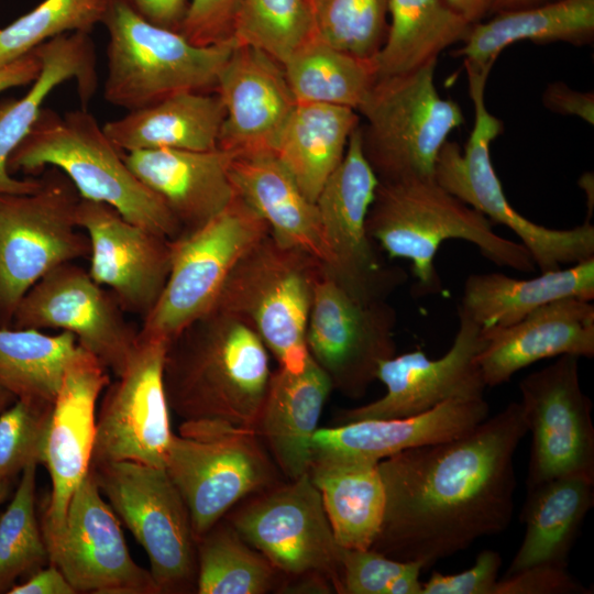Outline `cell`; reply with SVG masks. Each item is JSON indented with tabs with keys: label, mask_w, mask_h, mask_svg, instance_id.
<instances>
[{
	"label": "cell",
	"mask_w": 594,
	"mask_h": 594,
	"mask_svg": "<svg viewBox=\"0 0 594 594\" xmlns=\"http://www.w3.org/2000/svg\"><path fill=\"white\" fill-rule=\"evenodd\" d=\"M520 402L469 432L378 462L385 510L371 547L424 569L505 531L514 515L515 453L527 435Z\"/></svg>",
	"instance_id": "obj_1"
},
{
	"label": "cell",
	"mask_w": 594,
	"mask_h": 594,
	"mask_svg": "<svg viewBox=\"0 0 594 594\" xmlns=\"http://www.w3.org/2000/svg\"><path fill=\"white\" fill-rule=\"evenodd\" d=\"M272 372L267 349L242 320L211 308L169 340L164 385L183 420L254 429Z\"/></svg>",
	"instance_id": "obj_2"
},
{
	"label": "cell",
	"mask_w": 594,
	"mask_h": 594,
	"mask_svg": "<svg viewBox=\"0 0 594 594\" xmlns=\"http://www.w3.org/2000/svg\"><path fill=\"white\" fill-rule=\"evenodd\" d=\"M371 239L391 258H406L416 282L413 295L442 293L435 256L441 244L460 239L476 245L497 266L536 271L528 250L494 232L484 215L442 188L435 178L380 182L366 218Z\"/></svg>",
	"instance_id": "obj_3"
},
{
	"label": "cell",
	"mask_w": 594,
	"mask_h": 594,
	"mask_svg": "<svg viewBox=\"0 0 594 594\" xmlns=\"http://www.w3.org/2000/svg\"><path fill=\"white\" fill-rule=\"evenodd\" d=\"M45 167L62 170L80 198L107 204L134 224L170 240L182 233L165 202L133 174L124 152L86 108L64 114L42 108L8 162L11 174H33Z\"/></svg>",
	"instance_id": "obj_4"
},
{
	"label": "cell",
	"mask_w": 594,
	"mask_h": 594,
	"mask_svg": "<svg viewBox=\"0 0 594 594\" xmlns=\"http://www.w3.org/2000/svg\"><path fill=\"white\" fill-rule=\"evenodd\" d=\"M469 95L474 107V124L464 148L447 141L438 155L435 180L493 224L512 230L530 253L540 273L594 257V227L585 221L572 229H551L517 212L507 200L493 167L491 143L503 132V122L485 103V85L492 64L464 61Z\"/></svg>",
	"instance_id": "obj_5"
},
{
	"label": "cell",
	"mask_w": 594,
	"mask_h": 594,
	"mask_svg": "<svg viewBox=\"0 0 594 594\" xmlns=\"http://www.w3.org/2000/svg\"><path fill=\"white\" fill-rule=\"evenodd\" d=\"M105 99L128 111L183 91L207 92L238 44L197 46L182 33L143 19L129 0H110Z\"/></svg>",
	"instance_id": "obj_6"
},
{
	"label": "cell",
	"mask_w": 594,
	"mask_h": 594,
	"mask_svg": "<svg viewBox=\"0 0 594 594\" xmlns=\"http://www.w3.org/2000/svg\"><path fill=\"white\" fill-rule=\"evenodd\" d=\"M322 265L268 233L239 260L212 308L250 326L280 367L301 372L309 358L306 330Z\"/></svg>",
	"instance_id": "obj_7"
},
{
	"label": "cell",
	"mask_w": 594,
	"mask_h": 594,
	"mask_svg": "<svg viewBox=\"0 0 594 594\" xmlns=\"http://www.w3.org/2000/svg\"><path fill=\"white\" fill-rule=\"evenodd\" d=\"M437 62L377 78L356 110L366 119L362 147L380 182L435 178L442 145L464 122L461 107L436 88Z\"/></svg>",
	"instance_id": "obj_8"
},
{
	"label": "cell",
	"mask_w": 594,
	"mask_h": 594,
	"mask_svg": "<svg viewBox=\"0 0 594 594\" xmlns=\"http://www.w3.org/2000/svg\"><path fill=\"white\" fill-rule=\"evenodd\" d=\"M31 194H0V327H11L25 294L53 268L90 254L76 223L80 196L58 168Z\"/></svg>",
	"instance_id": "obj_9"
},
{
	"label": "cell",
	"mask_w": 594,
	"mask_h": 594,
	"mask_svg": "<svg viewBox=\"0 0 594 594\" xmlns=\"http://www.w3.org/2000/svg\"><path fill=\"white\" fill-rule=\"evenodd\" d=\"M255 429L183 420L165 469L182 494L196 541L239 501L273 482L275 470Z\"/></svg>",
	"instance_id": "obj_10"
},
{
	"label": "cell",
	"mask_w": 594,
	"mask_h": 594,
	"mask_svg": "<svg viewBox=\"0 0 594 594\" xmlns=\"http://www.w3.org/2000/svg\"><path fill=\"white\" fill-rule=\"evenodd\" d=\"M100 493L143 547L158 593H183L197 579L188 507L165 468L132 461L90 466Z\"/></svg>",
	"instance_id": "obj_11"
},
{
	"label": "cell",
	"mask_w": 594,
	"mask_h": 594,
	"mask_svg": "<svg viewBox=\"0 0 594 594\" xmlns=\"http://www.w3.org/2000/svg\"><path fill=\"white\" fill-rule=\"evenodd\" d=\"M268 233L266 222L235 195L205 226L172 240L167 280L139 333L169 342L213 307L232 268Z\"/></svg>",
	"instance_id": "obj_12"
},
{
	"label": "cell",
	"mask_w": 594,
	"mask_h": 594,
	"mask_svg": "<svg viewBox=\"0 0 594 594\" xmlns=\"http://www.w3.org/2000/svg\"><path fill=\"white\" fill-rule=\"evenodd\" d=\"M378 183L364 155L359 124L315 204L329 256L326 268L351 295L365 301L386 300L407 280L403 268L383 262L366 229Z\"/></svg>",
	"instance_id": "obj_13"
},
{
	"label": "cell",
	"mask_w": 594,
	"mask_h": 594,
	"mask_svg": "<svg viewBox=\"0 0 594 594\" xmlns=\"http://www.w3.org/2000/svg\"><path fill=\"white\" fill-rule=\"evenodd\" d=\"M397 315L386 300L365 301L351 295L321 266L315 283L306 344L332 389L362 397L376 380L380 364L396 355Z\"/></svg>",
	"instance_id": "obj_14"
},
{
	"label": "cell",
	"mask_w": 594,
	"mask_h": 594,
	"mask_svg": "<svg viewBox=\"0 0 594 594\" xmlns=\"http://www.w3.org/2000/svg\"><path fill=\"white\" fill-rule=\"evenodd\" d=\"M579 359L560 355L519 382L531 433L527 490L562 476L594 479L592 402L581 387Z\"/></svg>",
	"instance_id": "obj_15"
},
{
	"label": "cell",
	"mask_w": 594,
	"mask_h": 594,
	"mask_svg": "<svg viewBox=\"0 0 594 594\" xmlns=\"http://www.w3.org/2000/svg\"><path fill=\"white\" fill-rule=\"evenodd\" d=\"M167 345V340L138 333L124 372L105 388L91 465L132 461L165 468L173 435L164 385Z\"/></svg>",
	"instance_id": "obj_16"
},
{
	"label": "cell",
	"mask_w": 594,
	"mask_h": 594,
	"mask_svg": "<svg viewBox=\"0 0 594 594\" xmlns=\"http://www.w3.org/2000/svg\"><path fill=\"white\" fill-rule=\"evenodd\" d=\"M114 294L74 262L43 276L20 301L11 328L59 329L120 376L134 351L136 331Z\"/></svg>",
	"instance_id": "obj_17"
},
{
	"label": "cell",
	"mask_w": 594,
	"mask_h": 594,
	"mask_svg": "<svg viewBox=\"0 0 594 594\" xmlns=\"http://www.w3.org/2000/svg\"><path fill=\"white\" fill-rule=\"evenodd\" d=\"M230 524L278 571L323 573L338 592L342 547L309 471L254 498L232 515Z\"/></svg>",
	"instance_id": "obj_18"
},
{
	"label": "cell",
	"mask_w": 594,
	"mask_h": 594,
	"mask_svg": "<svg viewBox=\"0 0 594 594\" xmlns=\"http://www.w3.org/2000/svg\"><path fill=\"white\" fill-rule=\"evenodd\" d=\"M45 543L50 563L76 593H158L150 571L132 559L118 517L91 471L74 492L62 530Z\"/></svg>",
	"instance_id": "obj_19"
},
{
	"label": "cell",
	"mask_w": 594,
	"mask_h": 594,
	"mask_svg": "<svg viewBox=\"0 0 594 594\" xmlns=\"http://www.w3.org/2000/svg\"><path fill=\"white\" fill-rule=\"evenodd\" d=\"M459 327L450 349L431 359L422 350L394 355L383 361L376 380L385 394L369 404L343 409L341 424L365 419L417 416L452 398L484 397L486 385L476 356L485 344L482 327L458 307Z\"/></svg>",
	"instance_id": "obj_20"
},
{
	"label": "cell",
	"mask_w": 594,
	"mask_h": 594,
	"mask_svg": "<svg viewBox=\"0 0 594 594\" xmlns=\"http://www.w3.org/2000/svg\"><path fill=\"white\" fill-rule=\"evenodd\" d=\"M76 223L90 243L89 274L125 312L142 319L157 301L172 262V240L124 219L113 207L80 198Z\"/></svg>",
	"instance_id": "obj_21"
},
{
	"label": "cell",
	"mask_w": 594,
	"mask_h": 594,
	"mask_svg": "<svg viewBox=\"0 0 594 594\" xmlns=\"http://www.w3.org/2000/svg\"><path fill=\"white\" fill-rule=\"evenodd\" d=\"M110 382L109 370L79 345L64 372L48 426L44 466L52 490L40 519L44 540L62 530L70 498L90 471L96 405Z\"/></svg>",
	"instance_id": "obj_22"
},
{
	"label": "cell",
	"mask_w": 594,
	"mask_h": 594,
	"mask_svg": "<svg viewBox=\"0 0 594 594\" xmlns=\"http://www.w3.org/2000/svg\"><path fill=\"white\" fill-rule=\"evenodd\" d=\"M216 90L226 111L218 148L234 156L273 154L297 103L282 64L262 50L237 44Z\"/></svg>",
	"instance_id": "obj_23"
},
{
	"label": "cell",
	"mask_w": 594,
	"mask_h": 594,
	"mask_svg": "<svg viewBox=\"0 0 594 594\" xmlns=\"http://www.w3.org/2000/svg\"><path fill=\"white\" fill-rule=\"evenodd\" d=\"M476 356L486 387L508 382L518 371L560 355L594 356V305L566 297L551 301L507 327L482 328Z\"/></svg>",
	"instance_id": "obj_24"
},
{
	"label": "cell",
	"mask_w": 594,
	"mask_h": 594,
	"mask_svg": "<svg viewBox=\"0 0 594 594\" xmlns=\"http://www.w3.org/2000/svg\"><path fill=\"white\" fill-rule=\"evenodd\" d=\"M233 154L220 148L124 152L133 174L167 206L182 233L205 226L234 198L229 178Z\"/></svg>",
	"instance_id": "obj_25"
},
{
	"label": "cell",
	"mask_w": 594,
	"mask_h": 594,
	"mask_svg": "<svg viewBox=\"0 0 594 594\" xmlns=\"http://www.w3.org/2000/svg\"><path fill=\"white\" fill-rule=\"evenodd\" d=\"M482 398H452L417 416L365 419L317 429L315 457H345L380 462L404 450L458 438L488 417Z\"/></svg>",
	"instance_id": "obj_26"
},
{
	"label": "cell",
	"mask_w": 594,
	"mask_h": 594,
	"mask_svg": "<svg viewBox=\"0 0 594 594\" xmlns=\"http://www.w3.org/2000/svg\"><path fill=\"white\" fill-rule=\"evenodd\" d=\"M34 51L41 61L38 76L22 98L0 105V194H31L41 186V178L13 177L8 162L35 123L46 97L63 82L75 79L81 106L86 108L98 86L96 50L90 34H62Z\"/></svg>",
	"instance_id": "obj_27"
},
{
	"label": "cell",
	"mask_w": 594,
	"mask_h": 594,
	"mask_svg": "<svg viewBox=\"0 0 594 594\" xmlns=\"http://www.w3.org/2000/svg\"><path fill=\"white\" fill-rule=\"evenodd\" d=\"M331 391L330 380L310 356L301 372L279 366L271 375L254 429L289 480L310 469L312 438Z\"/></svg>",
	"instance_id": "obj_28"
},
{
	"label": "cell",
	"mask_w": 594,
	"mask_h": 594,
	"mask_svg": "<svg viewBox=\"0 0 594 594\" xmlns=\"http://www.w3.org/2000/svg\"><path fill=\"white\" fill-rule=\"evenodd\" d=\"M229 178L235 195L266 222L277 243L302 250L328 265L317 206L304 195L274 154L233 156Z\"/></svg>",
	"instance_id": "obj_29"
},
{
	"label": "cell",
	"mask_w": 594,
	"mask_h": 594,
	"mask_svg": "<svg viewBox=\"0 0 594 594\" xmlns=\"http://www.w3.org/2000/svg\"><path fill=\"white\" fill-rule=\"evenodd\" d=\"M224 107L220 96L183 91L143 107L102 129L123 152L155 148L211 151L218 148Z\"/></svg>",
	"instance_id": "obj_30"
},
{
	"label": "cell",
	"mask_w": 594,
	"mask_h": 594,
	"mask_svg": "<svg viewBox=\"0 0 594 594\" xmlns=\"http://www.w3.org/2000/svg\"><path fill=\"white\" fill-rule=\"evenodd\" d=\"M593 505L594 479L587 476H562L527 490L524 538L504 576L539 564L566 568Z\"/></svg>",
	"instance_id": "obj_31"
},
{
	"label": "cell",
	"mask_w": 594,
	"mask_h": 594,
	"mask_svg": "<svg viewBox=\"0 0 594 594\" xmlns=\"http://www.w3.org/2000/svg\"><path fill=\"white\" fill-rule=\"evenodd\" d=\"M594 299V257L528 279L503 273L466 277L459 308L483 329L507 327L561 298Z\"/></svg>",
	"instance_id": "obj_32"
},
{
	"label": "cell",
	"mask_w": 594,
	"mask_h": 594,
	"mask_svg": "<svg viewBox=\"0 0 594 594\" xmlns=\"http://www.w3.org/2000/svg\"><path fill=\"white\" fill-rule=\"evenodd\" d=\"M309 473L320 492L337 542L348 549H371L385 510L378 462L315 457Z\"/></svg>",
	"instance_id": "obj_33"
},
{
	"label": "cell",
	"mask_w": 594,
	"mask_h": 594,
	"mask_svg": "<svg viewBox=\"0 0 594 594\" xmlns=\"http://www.w3.org/2000/svg\"><path fill=\"white\" fill-rule=\"evenodd\" d=\"M356 110L336 105L297 102L274 150V156L312 202L341 163Z\"/></svg>",
	"instance_id": "obj_34"
},
{
	"label": "cell",
	"mask_w": 594,
	"mask_h": 594,
	"mask_svg": "<svg viewBox=\"0 0 594 594\" xmlns=\"http://www.w3.org/2000/svg\"><path fill=\"white\" fill-rule=\"evenodd\" d=\"M594 37V0H554L495 13L472 25L455 57L476 65L494 64L508 45L521 41L590 44Z\"/></svg>",
	"instance_id": "obj_35"
},
{
	"label": "cell",
	"mask_w": 594,
	"mask_h": 594,
	"mask_svg": "<svg viewBox=\"0 0 594 594\" xmlns=\"http://www.w3.org/2000/svg\"><path fill=\"white\" fill-rule=\"evenodd\" d=\"M387 8L391 21L374 58L377 78L438 61L446 48L463 42L473 25L447 0H388Z\"/></svg>",
	"instance_id": "obj_36"
},
{
	"label": "cell",
	"mask_w": 594,
	"mask_h": 594,
	"mask_svg": "<svg viewBox=\"0 0 594 594\" xmlns=\"http://www.w3.org/2000/svg\"><path fill=\"white\" fill-rule=\"evenodd\" d=\"M67 331L0 327V387L29 405L53 406L66 366L78 351Z\"/></svg>",
	"instance_id": "obj_37"
},
{
	"label": "cell",
	"mask_w": 594,
	"mask_h": 594,
	"mask_svg": "<svg viewBox=\"0 0 594 594\" xmlns=\"http://www.w3.org/2000/svg\"><path fill=\"white\" fill-rule=\"evenodd\" d=\"M297 102L358 110L376 81L374 61L344 53L316 34L282 64Z\"/></svg>",
	"instance_id": "obj_38"
},
{
	"label": "cell",
	"mask_w": 594,
	"mask_h": 594,
	"mask_svg": "<svg viewBox=\"0 0 594 594\" xmlns=\"http://www.w3.org/2000/svg\"><path fill=\"white\" fill-rule=\"evenodd\" d=\"M197 543L199 594H263L278 570L239 535L232 525L212 526Z\"/></svg>",
	"instance_id": "obj_39"
},
{
	"label": "cell",
	"mask_w": 594,
	"mask_h": 594,
	"mask_svg": "<svg viewBox=\"0 0 594 594\" xmlns=\"http://www.w3.org/2000/svg\"><path fill=\"white\" fill-rule=\"evenodd\" d=\"M36 468L32 464L22 471L13 498L0 516V594L50 564L35 509Z\"/></svg>",
	"instance_id": "obj_40"
},
{
	"label": "cell",
	"mask_w": 594,
	"mask_h": 594,
	"mask_svg": "<svg viewBox=\"0 0 594 594\" xmlns=\"http://www.w3.org/2000/svg\"><path fill=\"white\" fill-rule=\"evenodd\" d=\"M315 35L312 0H240L233 38L283 64Z\"/></svg>",
	"instance_id": "obj_41"
},
{
	"label": "cell",
	"mask_w": 594,
	"mask_h": 594,
	"mask_svg": "<svg viewBox=\"0 0 594 594\" xmlns=\"http://www.w3.org/2000/svg\"><path fill=\"white\" fill-rule=\"evenodd\" d=\"M110 0H43L34 9L0 29V66L32 52L62 34H90L102 23Z\"/></svg>",
	"instance_id": "obj_42"
},
{
	"label": "cell",
	"mask_w": 594,
	"mask_h": 594,
	"mask_svg": "<svg viewBox=\"0 0 594 594\" xmlns=\"http://www.w3.org/2000/svg\"><path fill=\"white\" fill-rule=\"evenodd\" d=\"M315 34L352 56L374 61L387 32L388 0H312Z\"/></svg>",
	"instance_id": "obj_43"
},
{
	"label": "cell",
	"mask_w": 594,
	"mask_h": 594,
	"mask_svg": "<svg viewBox=\"0 0 594 594\" xmlns=\"http://www.w3.org/2000/svg\"><path fill=\"white\" fill-rule=\"evenodd\" d=\"M339 593L421 594L422 565L399 561L372 549H341Z\"/></svg>",
	"instance_id": "obj_44"
},
{
	"label": "cell",
	"mask_w": 594,
	"mask_h": 594,
	"mask_svg": "<svg viewBox=\"0 0 594 594\" xmlns=\"http://www.w3.org/2000/svg\"><path fill=\"white\" fill-rule=\"evenodd\" d=\"M53 406L15 400L0 414V484H13L29 465H44Z\"/></svg>",
	"instance_id": "obj_45"
},
{
	"label": "cell",
	"mask_w": 594,
	"mask_h": 594,
	"mask_svg": "<svg viewBox=\"0 0 594 594\" xmlns=\"http://www.w3.org/2000/svg\"><path fill=\"white\" fill-rule=\"evenodd\" d=\"M240 0H190L182 33L197 46H212L233 41Z\"/></svg>",
	"instance_id": "obj_46"
},
{
	"label": "cell",
	"mask_w": 594,
	"mask_h": 594,
	"mask_svg": "<svg viewBox=\"0 0 594 594\" xmlns=\"http://www.w3.org/2000/svg\"><path fill=\"white\" fill-rule=\"evenodd\" d=\"M502 564L499 552L483 550L464 571L448 575L435 571L422 582L421 594H493Z\"/></svg>",
	"instance_id": "obj_47"
},
{
	"label": "cell",
	"mask_w": 594,
	"mask_h": 594,
	"mask_svg": "<svg viewBox=\"0 0 594 594\" xmlns=\"http://www.w3.org/2000/svg\"><path fill=\"white\" fill-rule=\"evenodd\" d=\"M564 566L539 564L503 576L493 594H590Z\"/></svg>",
	"instance_id": "obj_48"
},
{
	"label": "cell",
	"mask_w": 594,
	"mask_h": 594,
	"mask_svg": "<svg viewBox=\"0 0 594 594\" xmlns=\"http://www.w3.org/2000/svg\"><path fill=\"white\" fill-rule=\"evenodd\" d=\"M544 107L556 113L575 116L593 125L594 123V94L579 91L564 82L549 84L542 95Z\"/></svg>",
	"instance_id": "obj_49"
},
{
	"label": "cell",
	"mask_w": 594,
	"mask_h": 594,
	"mask_svg": "<svg viewBox=\"0 0 594 594\" xmlns=\"http://www.w3.org/2000/svg\"><path fill=\"white\" fill-rule=\"evenodd\" d=\"M133 9L147 22L179 32L190 0H129Z\"/></svg>",
	"instance_id": "obj_50"
},
{
	"label": "cell",
	"mask_w": 594,
	"mask_h": 594,
	"mask_svg": "<svg viewBox=\"0 0 594 594\" xmlns=\"http://www.w3.org/2000/svg\"><path fill=\"white\" fill-rule=\"evenodd\" d=\"M76 593L62 571L50 563L30 575L25 582L13 585L8 594H74Z\"/></svg>",
	"instance_id": "obj_51"
},
{
	"label": "cell",
	"mask_w": 594,
	"mask_h": 594,
	"mask_svg": "<svg viewBox=\"0 0 594 594\" xmlns=\"http://www.w3.org/2000/svg\"><path fill=\"white\" fill-rule=\"evenodd\" d=\"M41 72V61L33 50L29 54L0 66V94L10 88L32 84Z\"/></svg>",
	"instance_id": "obj_52"
},
{
	"label": "cell",
	"mask_w": 594,
	"mask_h": 594,
	"mask_svg": "<svg viewBox=\"0 0 594 594\" xmlns=\"http://www.w3.org/2000/svg\"><path fill=\"white\" fill-rule=\"evenodd\" d=\"M300 575L302 576V579H300L298 582L290 584L289 586L287 585L284 588L286 591H283V592H286V593H330L332 590V586L330 585V582L332 583V581L323 573L308 572Z\"/></svg>",
	"instance_id": "obj_53"
},
{
	"label": "cell",
	"mask_w": 594,
	"mask_h": 594,
	"mask_svg": "<svg viewBox=\"0 0 594 594\" xmlns=\"http://www.w3.org/2000/svg\"><path fill=\"white\" fill-rule=\"evenodd\" d=\"M447 2L469 23L475 24L491 13L494 0H447Z\"/></svg>",
	"instance_id": "obj_54"
},
{
	"label": "cell",
	"mask_w": 594,
	"mask_h": 594,
	"mask_svg": "<svg viewBox=\"0 0 594 594\" xmlns=\"http://www.w3.org/2000/svg\"><path fill=\"white\" fill-rule=\"evenodd\" d=\"M554 0H494L491 9V13H498L503 11H510L517 9H524L544 4Z\"/></svg>",
	"instance_id": "obj_55"
},
{
	"label": "cell",
	"mask_w": 594,
	"mask_h": 594,
	"mask_svg": "<svg viewBox=\"0 0 594 594\" xmlns=\"http://www.w3.org/2000/svg\"><path fill=\"white\" fill-rule=\"evenodd\" d=\"M16 398L7 389L0 387V414L10 407Z\"/></svg>",
	"instance_id": "obj_56"
},
{
	"label": "cell",
	"mask_w": 594,
	"mask_h": 594,
	"mask_svg": "<svg viewBox=\"0 0 594 594\" xmlns=\"http://www.w3.org/2000/svg\"><path fill=\"white\" fill-rule=\"evenodd\" d=\"M11 483H1L0 484V505L7 499L11 491Z\"/></svg>",
	"instance_id": "obj_57"
}]
</instances>
